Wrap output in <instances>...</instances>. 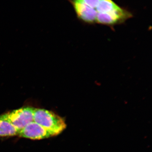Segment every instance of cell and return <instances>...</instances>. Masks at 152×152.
<instances>
[{
  "label": "cell",
  "instance_id": "obj_1",
  "mask_svg": "<svg viewBox=\"0 0 152 152\" xmlns=\"http://www.w3.org/2000/svg\"><path fill=\"white\" fill-rule=\"evenodd\" d=\"M78 18L86 23L114 26L133 17L128 10L113 0H67Z\"/></svg>",
  "mask_w": 152,
  "mask_h": 152
},
{
  "label": "cell",
  "instance_id": "obj_2",
  "mask_svg": "<svg viewBox=\"0 0 152 152\" xmlns=\"http://www.w3.org/2000/svg\"><path fill=\"white\" fill-rule=\"evenodd\" d=\"M34 121L50 132L53 137L59 134L66 127L65 122L61 117L44 109L34 108Z\"/></svg>",
  "mask_w": 152,
  "mask_h": 152
},
{
  "label": "cell",
  "instance_id": "obj_3",
  "mask_svg": "<svg viewBox=\"0 0 152 152\" xmlns=\"http://www.w3.org/2000/svg\"><path fill=\"white\" fill-rule=\"evenodd\" d=\"M34 108L25 107L0 115V120L7 122L18 131L34 121Z\"/></svg>",
  "mask_w": 152,
  "mask_h": 152
},
{
  "label": "cell",
  "instance_id": "obj_4",
  "mask_svg": "<svg viewBox=\"0 0 152 152\" xmlns=\"http://www.w3.org/2000/svg\"><path fill=\"white\" fill-rule=\"evenodd\" d=\"M18 136L33 140H42L53 137L50 132L34 121L29 123L23 129L19 131Z\"/></svg>",
  "mask_w": 152,
  "mask_h": 152
},
{
  "label": "cell",
  "instance_id": "obj_5",
  "mask_svg": "<svg viewBox=\"0 0 152 152\" xmlns=\"http://www.w3.org/2000/svg\"><path fill=\"white\" fill-rule=\"evenodd\" d=\"M19 131L10 123L0 120V137L18 135Z\"/></svg>",
  "mask_w": 152,
  "mask_h": 152
}]
</instances>
